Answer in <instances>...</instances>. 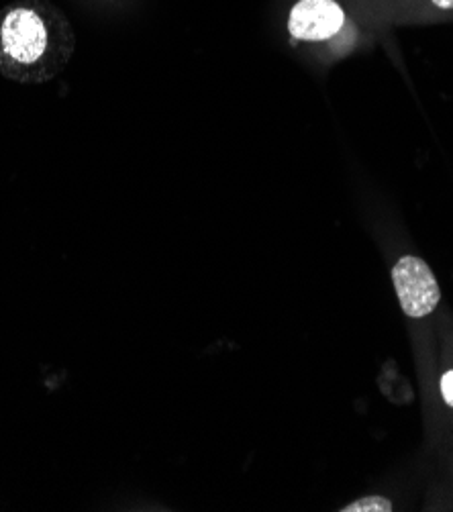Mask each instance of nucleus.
Returning a JSON list of instances; mask_svg holds the SVG:
<instances>
[{
  "label": "nucleus",
  "instance_id": "423d86ee",
  "mask_svg": "<svg viewBox=\"0 0 453 512\" xmlns=\"http://www.w3.org/2000/svg\"><path fill=\"white\" fill-rule=\"evenodd\" d=\"M439 388H441V396H443L445 404L453 408V370H447V372L441 376Z\"/></svg>",
  "mask_w": 453,
  "mask_h": 512
},
{
  "label": "nucleus",
  "instance_id": "39448f33",
  "mask_svg": "<svg viewBox=\"0 0 453 512\" xmlns=\"http://www.w3.org/2000/svg\"><path fill=\"white\" fill-rule=\"evenodd\" d=\"M392 510H394L392 500L386 496H380V494H370V496L358 498L341 508V512H392Z\"/></svg>",
  "mask_w": 453,
  "mask_h": 512
},
{
  "label": "nucleus",
  "instance_id": "20e7f679",
  "mask_svg": "<svg viewBox=\"0 0 453 512\" xmlns=\"http://www.w3.org/2000/svg\"><path fill=\"white\" fill-rule=\"evenodd\" d=\"M362 3L376 17L394 21L431 19L453 13V0H362Z\"/></svg>",
  "mask_w": 453,
  "mask_h": 512
},
{
  "label": "nucleus",
  "instance_id": "f03ea898",
  "mask_svg": "<svg viewBox=\"0 0 453 512\" xmlns=\"http://www.w3.org/2000/svg\"><path fill=\"white\" fill-rule=\"evenodd\" d=\"M392 282L400 309L411 319L429 317L441 300V290L435 274L425 260L417 255H405L392 268Z\"/></svg>",
  "mask_w": 453,
  "mask_h": 512
},
{
  "label": "nucleus",
  "instance_id": "f257e3e1",
  "mask_svg": "<svg viewBox=\"0 0 453 512\" xmlns=\"http://www.w3.org/2000/svg\"><path fill=\"white\" fill-rule=\"evenodd\" d=\"M70 19L45 0H17L0 11V74L19 84L54 80L72 60Z\"/></svg>",
  "mask_w": 453,
  "mask_h": 512
},
{
  "label": "nucleus",
  "instance_id": "7ed1b4c3",
  "mask_svg": "<svg viewBox=\"0 0 453 512\" xmlns=\"http://www.w3.org/2000/svg\"><path fill=\"white\" fill-rule=\"evenodd\" d=\"M347 27V11L339 0H298L288 13V33L296 41L325 43Z\"/></svg>",
  "mask_w": 453,
  "mask_h": 512
}]
</instances>
